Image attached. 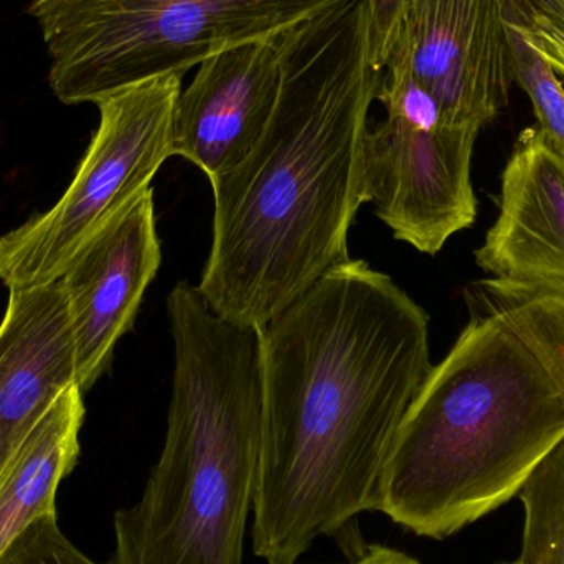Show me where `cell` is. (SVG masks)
Masks as SVG:
<instances>
[{
	"instance_id": "obj_1",
	"label": "cell",
	"mask_w": 564,
	"mask_h": 564,
	"mask_svg": "<svg viewBox=\"0 0 564 564\" xmlns=\"http://www.w3.org/2000/svg\"><path fill=\"white\" fill-rule=\"evenodd\" d=\"M261 330L263 427L253 552L297 564L321 536L378 512L398 427L433 364L430 315L350 260Z\"/></svg>"
},
{
	"instance_id": "obj_2",
	"label": "cell",
	"mask_w": 564,
	"mask_h": 564,
	"mask_svg": "<svg viewBox=\"0 0 564 564\" xmlns=\"http://www.w3.org/2000/svg\"><path fill=\"white\" fill-rule=\"evenodd\" d=\"M281 65L267 131L212 181L214 238L197 285L218 315L258 328L351 260L368 112L383 79L364 0L285 32Z\"/></svg>"
},
{
	"instance_id": "obj_3",
	"label": "cell",
	"mask_w": 564,
	"mask_h": 564,
	"mask_svg": "<svg viewBox=\"0 0 564 564\" xmlns=\"http://www.w3.org/2000/svg\"><path fill=\"white\" fill-rule=\"evenodd\" d=\"M433 365L384 464L378 512L446 540L519 496L564 440V289L490 280Z\"/></svg>"
},
{
	"instance_id": "obj_4",
	"label": "cell",
	"mask_w": 564,
	"mask_h": 564,
	"mask_svg": "<svg viewBox=\"0 0 564 564\" xmlns=\"http://www.w3.org/2000/svg\"><path fill=\"white\" fill-rule=\"evenodd\" d=\"M174 375L161 457L115 516L109 564H245L263 427L261 330L221 317L197 285L167 297Z\"/></svg>"
},
{
	"instance_id": "obj_5",
	"label": "cell",
	"mask_w": 564,
	"mask_h": 564,
	"mask_svg": "<svg viewBox=\"0 0 564 564\" xmlns=\"http://www.w3.org/2000/svg\"><path fill=\"white\" fill-rule=\"evenodd\" d=\"M354 0H32L48 48L50 86L65 105L282 33Z\"/></svg>"
},
{
	"instance_id": "obj_6",
	"label": "cell",
	"mask_w": 564,
	"mask_h": 564,
	"mask_svg": "<svg viewBox=\"0 0 564 564\" xmlns=\"http://www.w3.org/2000/svg\"><path fill=\"white\" fill-rule=\"evenodd\" d=\"M184 73L124 86L99 99V126L72 184L45 214L0 238V281L26 289L58 281L79 248L128 207L174 158Z\"/></svg>"
},
{
	"instance_id": "obj_7",
	"label": "cell",
	"mask_w": 564,
	"mask_h": 564,
	"mask_svg": "<svg viewBox=\"0 0 564 564\" xmlns=\"http://www.w3.org/2000/svg\"><path fill=\"white\" fill-rule=\"evenodd\" d=\"M509 0H408L378 59L403 68L447 124L482 131L509 105L516 79Z\"/></svg>"
},
{
	"instance_id": "obj_8",
	"label": "cell",
	"mask_w": 564,
	"mask_h": 564,
	"mask_svg": "<svg viewBox=\"0 0 564 564\" xmlns=\"http://www.w3.org/2000/svg\"><path fill=\"white\" fill-rule=\"evenodd\" d=\"M476 129L414 126L387 116L364 142V197L398 241L440 253L477 220Z\"/></svg>"
},
{
	"instance_id": "obj_9",
	"label": "cell",
	"mask_w": 564,
	"mask_h": 564,
	"mask_svg": "<svg viewBox=\"0 0 564 564\" xmlns=\"http://www.w3.org/2000/svg\"><path fill=\"white\" fill-rule=\"evenodd\" d=\"M161 263L152 188L122 208L69 261L59 282L83 393L108 370L116 344L134 325Z\"/></svg>"
},
{
	"instance_id": "obj_10",
	"label": "cell",
	"mask_w": 564,
	"mask_h": 564,
	"mask_svg": "<svg viewBox=\"0 0 564 564\" xmlns=\"http://www.w3.org/2000/svg\"><path fill=\"white\" fill-rule=\"evenodd\" d=\"M282 35L210 56L178 96L174 154L210 182L237 167L267 131L281 91Z\"/></svg>"
},
{
	"instance_id": "obj_11",
	"label": "cell",
	"mask_w": 564,
	"mask_h": 564,
	"mask_svg": "<svg viewBox=\"0 0 564 564\" xmlns=\"http://www.w3.org/2000/svg\"><path fill=\"white\" fill-rule=\"evenodd\" d=\"M73 384L78 371L62 282L13 289L0 322V477Z\"/></svg>"
},
{
	"instance_id": "obj_12",
	"label": "cell",
	"mask_w": 564,
	"mask_h": 564,
	"mask_svg": "<svg viewBox=\"0 0 564 564\" xmlns=\"http://www.w3.org/2000/svg\"><path fill=\"white\" fill-rule=\"evenodd\" d=\"M476 263L494 280L564 289V158L539 128L517 139Z\"/></svg>"
},
{
	"instance_id": "obj_13",
	"label": "cell",
	"mask_w": 564,
	"mask_h": 564,
	"mask_svg": "<svg viewBox=\"0 0 564 564\" xmlns=\"http://www.w3.org/2000/svg\"><path fill=\"white\" fill-rule=\"evenodd\" d=\"M83 420V391L78 384H73L56 398L3 470L0 477V555L33 522L55 516L59 484L78 464Z\"/></svg>"
},
{
	"instance_id": "obj_14",
	"label": "cell",
	"mask_w": 564,
	"mask_h": 564,
	"mask_svg": "<svg viewBox=\"0 0 564 564\" xmlns=\"http://www.w3.org/2000/svg\"><path fill=\"white\" fill-rule=\"evenodd\" d=\"M522 550L517 564H564V440L519 492Z\"/></svg>"
},
{
	"instance_id": "obj_15",
	"label": "cell",
	"mask_w": 564,
	"mask_h": 564,
	"mask_svg": "<svg viewBox=\"0 0 564 564\" xmlns=\"http://www.w3.org/2000/svg\"><path fill=\"white\" fill-rule=\"evenodd\" d=\"M512 43L513 68L533 105L539 129L546 141L564 158V86L549 63L516 32L507 25Z\"/></svg>"
},
{
	"instance_id": "obj_16",
	"label": "cell",
	"mask_w": 564,
	"mask_h": 564,
	"mask_svg": "<svg viewBox=\"0 0 564 564\" xmlns=\"http://www.w3.org/2000/svg\"><path fill=\"white\" fill-rule=\"evenodd\" d=\"M507 25L564 79V0H509Z\"/></svg>"
},
{
	"instance_id": "obj_17",
	"label": "cell",
	"mask_w": 564,
	"mask_h": 564,
	"mask_svg": "<svg viewBox=\"0 0 564 564\" xmlns=\"http://www.w3.org/2000/svg\"><path fill=\"white\" fill-rule=\"evenodd\" d=\"M0 564H99L79 552L59 530L55 516L42 517L23 530L0 555ZM109 564V563H108Z\"/></svg>"
},
{
	"instance_id": "obj_18",
	"label": "cell",
	"mask_w": 564,
	"mask_h": 564,
	"mask_svg": "<svg viewBox=\"0 0 564 564\" xmlns=\"http://www.w3.org/2000/svg\"><path fill=\"white\" fill-rule=\"evenodd\" d=\"M364 2L367 7L368 22H370L371 58L378 68V59L408 0H364Z\"/></svg>"
},
{
	"instance_id": "obj_19",
	"label": "cell",
	"mask_w": 564,
	"mask_h": 564,
	"mask_svg": "<svg viewBox=\"0 0 564 564\" xmlns=\"http://www.w3.org/2000/svg\"><path fill=\"white\" fill-rule=\"evenodd\" d=\"M345 564H423L408 553L387 545H367Z\"/></svg>"
},
{
	"instance_id": "obj_20",
	"label": "cell",
	"mask_w": 564,
	"mask_h": 564,
	"mask_svg": "<svg viewBox=\"0 0 564 564\" xmlns=\"http://www.w3.org/2000/svg\"><path fill=\"white\" fill-rule=\"evenodd\" d=\"M500 564H517L516 562H512V563H500Z\"/></svg>"
}]
</instances>
